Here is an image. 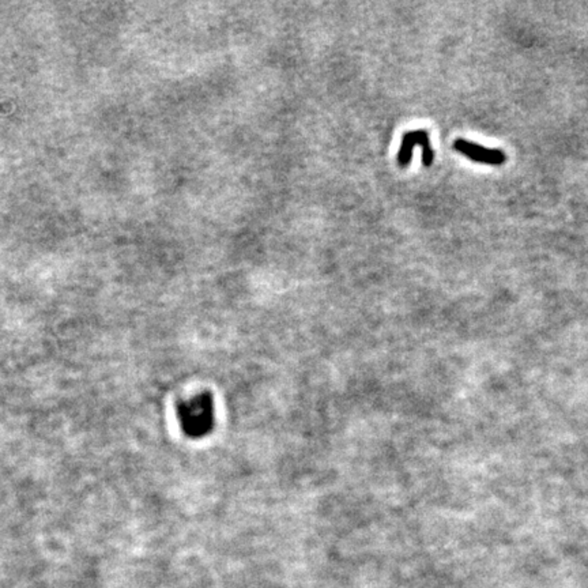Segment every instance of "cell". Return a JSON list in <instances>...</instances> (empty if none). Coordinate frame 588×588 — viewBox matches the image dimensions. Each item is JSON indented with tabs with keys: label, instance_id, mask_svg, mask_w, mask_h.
I'll return each instance as SVG.
<instances>
[{
	"label": "cell",
	"instance_id": "1",
	"mask_svg": "<svg viewBox=\"0 0 588 588\" xmlns=\"http://www.w3.org/2000/svg\"><path fill=\"white\" fill-rule=\"evenodd\" d=\"M182 426L189 437H201L213 428V401L210 395H199L179 407Z\"/></svg>",
	"mask_w": 588,
	"mask_h": 588
},
{
	"label": "cell",
	"instance_id": "2",
	"mask_svg": "<svg viewBox=\"0 0 588 588\" xmlns=\"http://www.w3.org/2000/svg\"><path fill=\"white\" fill-rule=\"evenodd\" d=\"M416 146H421L422 149V164L425 168L432 167L434 159V153L429 134L425 130H417V131H407L402 137L399 153H398V164L399 167L406 168L411 162L413 158V150Z\"/></svg>",
	"mask_w": 588,
	"mask_h": 588
},
{
	"label": "cell",
	"instance_id": "3",
	"mask_svg": "<svg viewBox=\"0 0 588 588\" xmlns=\"http://www.w3.org/2000/svg\"><path fill=\"white\" fill-rule=\"evenodd\" d=\"M453 149L474 162H480L490 167H501L507 161V155L500 149H488L467 140H456Z\"/></svg>",
	"mask_w": 588,
	"mask_h": 588
}]
</instances>
